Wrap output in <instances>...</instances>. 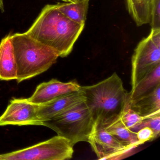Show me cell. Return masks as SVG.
I'll return each instance as SVG.
<instances>
[{
    "label": "cell",
    "mask_w": 160,
    "mask_h": 160,
    "mask_svg": "<svg viewBox=\"0 0 160 160\" xmlns=\"http://www.w3.org/2000/svg\"><path fill=\"white\" fill-rule=\"evenodd\" d=\"M136 134L141 144H144L147 141H152L156 138L153 131L148 127L140 129Z\"/></svg>",
    "instance_id": "cell-20"
},
{
    "label": "cell",
    "mask_w": 160,
    "mask_h": 160,
    "mask_svg": "<svg viewBox=\"0 0 160 160\" xmlns=\"http://www.w3.org/2000/svg\"><path fill=\"white\" fill-rule=\"evenodd\" d=\"M105 128L120 142L130 148L134 149L141 145L136 133L127 128L120 119Z\"/></svg>",
    "instance_id": "cell-16"
},
{
    "label": "cell",
    "mask_w": 160,
    "mask_h": 160,
    "mask_svg": "<svg viewBox=\"0 0 160 160\" xmlns=\"http://www.w3.org/2000/svg\"><path fill=\"white\" fill-rule=\"evenodd\" d=\"M61 1H62L64 2H72V3H74V2H77L78 0H61Z\"/></svg>",
    "instance_id": "cell-23"
},
{
    "label": "cell",
    "mask_w": 160,
    "mask_h": 160,
    "mask_svg": "<svg viewBox=\"0 0 160 160\" xmlns=\"http://www.w3.org/2000/svg\"><path fill=\"white\" fill-rule=\"evenodd\" d=\"M80 90L94 123L105 127L119 119L127 106L128 93L117 73L94 85L81 86Z\"/></svg>",
    "instance_id": "cell-2"
},
{
    "label": "cell",
    "mask_w": 160,
    "mask_h": 160,
    "mask_svg": "<svg viewBox=\"0 0 160 160\" xmlns=\"http://www.w3.org/2000/svg\"><path fill=\"white\" fill-rule=\"evenodd\" d=\"M90 0H78L76 2L58 3V9L67 18L79 24L85 25Z\"/></svg>",
    "instance_id": "cell-15"
},
{
    "label": "cell",
    "mask_w": 160,
    "mask_h": 160,
    "mask_svg": "<svg viewBox=\"0 0 160 160\" xmlns=\"http://www.w3.org/2000/svg\"><path fill=\"white\" fill-rule=\"evenodd\" d=\"M154 0H125L128 13L138 27L149 24Z\"/></svg>",
    "instance_id": "cell-14"
},
{
    "label": "cell",
    "mask_w": 160,
    "mask_h": 160,
    "mask_svg": "<svg viewBox=\"0 0 160 160\" xmlns=\"http://www.w3.org/2000/svg\"><path fill=\"white\" fill-rule=\"evenodd\" d=\"M73 145L58 135L44 142L16 151L0 154V160H65L71 159Z\"/></svg>",
    "instance_id": "cell-5"
},
{
    "label": "cell",
    "mask_w": 160,
    "mask_h": 160,
    "mask_svg": "<svg viewBox=\"0 0 160 160\" xmlns=\"http://www.w3.org/2000/svg\"><path fill=\"white\" fill-rule=\"evenodd\" d=\"M40 105L32 102L28 99L11 100L7 109L0 117V126L38 125L36 115Z\"/></svg>",
    "instance_id": "cell-8"
},
{
    "label": "cell",
    "mask_w": 160,
    "mask_h": 160,
    "mask_svg": "<svg viewBox=\"0 0 160 160\" xmlns=\"http://www.w3.org/2000/svg\"><path fill=\"white\" fill-rule=\"evenodd\" d=\"M127 106L143 118L160 114V85L151 93L128 102Z\"/></svg>",
    "instance_id": "cell-12"
},
{
    "label": "cell",
    "mask_w": 160,
    "mask_h": 160,
    "mask_svg": "<svg viewBox=\"0 0 160 160\" xmlns=\"http://www.w3.org/2000/svg\"><path fill=\"white\" fill-rule=\"evenodd\" d=\"M145 127H149L153 131L156 138L159 137L160 134V114L144 118L142 120L141 129Z\"/></svg>",
    "instance_id": "cell-18"
},
{
    "label": "cell",
    "mask_w": 160,
    "mask_h": 160,
    "mask_svg": "<svg viewBox=\"0 0 160 160\" xmlns=\"http://www.w3.org/2000/svg\"><path fill=\"white\" fill-rule=\"evenodd\" d=\"M81 87L76 81L62 82L52 79L40 84L32 96L28 99L34 103L44 104L62 95L80 91Z\"/></svg>",
    "instance_id": "cell-10"
},
{
    "label": "cell",
    "mask_w": 160,
    "mask_h": 160,
    "mask_svg": "<svg viewBox=\"0 0 160 160\" xmlns=\"http://www.w3.org/2000/svg\"><path fill=\"white\" fill-rule=\"evenodd\" d=\"M149 36L152 42L156 46L160 47V29H151Z\"/></svg>",
    "instance_id": "cell-21"
},
{
    "label": "cell",
    "mask_w": 160,
    "mask_h": 160,
    "mask_svg": "<svg viewBox=\"0 0 160 160\" xmlns=\"http://www.w3.org/2000/svg\"><path fill=\"white\" fill-rule=\"evenodd\" d=\"M12 42L18 83L44 72L59 57L56 50L34 40L26 32L12 34Z\"/></svg>",
    "instance_id": "cell-3"
},
{
    "label": "cell",
    "mask_w": 160,
    "mask_h": 160,
    "mask_svg": "<svg viewBox=\"0 0 160 160\" xmlns=\"http://www.w3.org/2000/svg\"><path fill=\"white\" fill-rule=\"evenodd\" d=\"M94 123L84 102L51 119L43 122L41 125L52 129L74 146L82 141L88 142Z\"/></svg>",
    "instance_id": "cell-4"
},
{
    "label": "cell",
    "mask_w": 160,
    "mask_h": 160,
    "mask_svg": "<svg viewBox=\"0 0 160 160\" xmlns=\"http://www.w3.org/2000/svg\"><path fill=\"white\" fill-rule=\"evenodd\" d=\"M160 85V64L140 79L128 93V102L136 100L152 92Z\"/></svg>",
    "instance_id": "cell-13"
},
{
    "label": "cell",
    "mask_w": 160,
    "mask_h": 160,
    "mask_svg": "<svg viewBox=\"0 0 160 160\" xmlns=\"http://www.w3.org/2000/svg\"><path fill=\"white\" fill-rule=\"evenodd\" d=\"M149 24L152 29H160V0H154Z\"/></svg>",
    "instance_id": "cell-19"
},
{
    "label": "cell",
    "mask_w": 160,
    "mask_h": 160,
    "mask_svg": "<svg viewBox=\"0 0 160 160\" xmlns=\"http://www.w3.org/2000/svg\"><path fill=\"white\" fill-rule=\"evenodd\" d=\"M88 143L99 160L118 158L133 149L120 142L101 123L95 122Z\"/></svg>",
    "instance_id": "cell-7"
},
{
    "label": "cell",
    "mask_w": 160,
    "mask_h": 160,
    "mask_svg": "<svg viewBox=\"0 0 160 160\" xmlns=\"http://www.w3.org/2000/svg\"><path fill=\"white\" fill-rule=\"evenodd\" d=\"M144 118L126 106L120 119L127 128L137 133L141 129Z\"/></svg>",
    "instance_id": "cell-17"
},
{
    "label": "cell",
    "mask_w": 160,
    "mask_h": 160,
    "mask_svg": "<svg viewBox=\"0 0 160 160\" xmlns=\"http://www.w3.org/2000/svg\"><path fill=\"white\" fill-rule=\"evenodd\" d=\"M85 96L80 90L58 97L44 104H40L36 115L38 125H42L43 122L58 116L85 102Z\"/></svg>",
    "instance_id": "cell-9"
},
{
    "label": "cell",
    "mask_w": 160,
    "mask_h": 160,
    "mask_svg": "<svg viewBox=\"0 0 160 160\" xmlns=\"http://www.w3.org/2000/svg\"><path fill=\"white\" fill-rule=\"evenodd\" d=\"M85 25L67 18L58 9L57 4H48L26 32L56 50L59 57L65 58L72 51Z\"/></svg>",
    "instance_id": "cell-1"
},
{
    "label": "cell",
    "mask_w": 160,
    "mask_h": 160,
    "mask_svg": "<svg viewBox=\"0 0 160 160\" xmlns=\"http://www.w3.org/2000/svg\"><path fill=\"white\" fill-rule=\"evenodd\" d=\"M0 10L2 12H4V0H0Z\"/></svg>",
    "instance_id": "cell-22"
},
{
    "label": "cell",
    "mask_w": 160,
    "mask_h": 160,
    "mask_svg": "<svg viewBox=\"0 0 160 160\" xmlns=\"http://www.w3.org/2000/svg\"><path fill=\"white\" fill-rule=\"evenodd\" d=\"M159 64L160 47L152 42L149 35L138 43L132 57V88Z\"/></svg>",
    "instance_id": "cell-6"
},
{
    "label": "cell",
    "mask_w": 160,
    "mask_h": 160,
    "mask_svg": "<svg viewBox=\"0 0 160 160\" xmlns=\"http://www.w3.org/2000/svg\"><path fill=\"white\" fill-rule=\"evenodd\" d=\"M12 34H9L0 42V80L16 79L17 66L12 42Z\"/></svg>",
    "instance_id": "cell-11"
}]
</instances>
